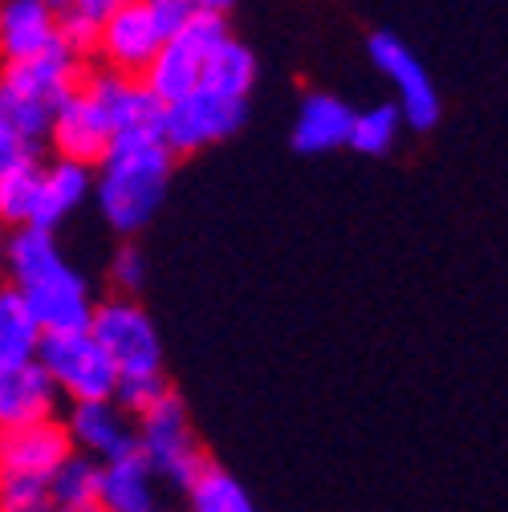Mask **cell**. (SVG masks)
<instances>
[{"mask_svg": "<svg viewBox=\"0 0 508 512\" xmlns=\"http://www.w3.org/2000/svg\"><path fill=\"white\" fill-rule=\"evenodd\" d=\"M74 456V443L66 435V423H37L0 431V472H21V476H53L61 464Z\"/></svg>", "mask_w": 508, "mask_h": 512, "instance_id": "cell-15", "label": "cell"}, {"mask_svg": "<svg viewBox=\"0 0 508 512\" xmlns=\"http://www.w3.org/2000/svg\"><path fill=\"white\" fill-rule=\"evenodd\" d=\"M82 74L86 61L66 45H53L29 61H13L0 70V118H9L29 143L45 147L53 110L78 90Z\"/></svg>", "mask_w": 508, "mask_h": 512, "instance_id": "cell-3", "label": "cell"}, {"mask_svg": "<svg viewBox=\"0 0 508 512\" xmlns=\"http://www.w3.org/2000/svg\"><path fill=\"white\" fill-rule=\"evenodd\" d=\"M61 423H66V435L78 456H90L98 464L139 456V427L131 415H122L114 407V399L110 403H74L61 415Z\"/></svg>", "mask_w": 508, "mask_h": 512, "instance_id": "cell-11", "label": "cell"}, {"mask_svg": "<svg viewBox=\"0 0 508 512\" xmlns=\"http://www.w3.org/2000/svg\"><path fill=\"white\" fill-rule=\"evenodd\" d=\"M155 472L147 468L143 456L102 464L98 476V504L106 512H155L159 508V488Z\"/></svg>", "mask_w": 508, "mask_h": 512, "instance_id": "cell-18", "label": "cell"}, {"mask_svg": "<svg viewBox=\"0 0 508 512\" xmlns=\"http://www.w3.org/2000/svg\"><path fill=\"white\" fill-rule=\"evenodd\" d=\"M196 13H208V17H228L236 0H192Z\"/></svg>", "mask_w": 508, "mask_h": 512, "instance_id": "cell-31", "label": "cell"}, {"mask_svg": "<svg viewBox=\"0 0 508 512\" xmlns=\"http://www.w3.org/2000/svg\"><path fill=\"white\" fill-rule=\"evenodd\" d=\"M143 9L159 33V41H175L187 25L196 21V5L192 0H143Z\"/></svg>", "mask_w": 508, "mask_h": 512, "instance_id": "cell-28", "label": "cell"}, {"mask_svg": "<svg viewBox=\"0 0 508 512\" xmlns=\"http://www.w3.org/2000/svg\"><path fill=\"white\" fill-rule=\"evenodd\" d=\"M110 285L118 289V297H139L147 285V256L135 240H122L114 261H110Z\"/></svg>", "mask_w": 508, "mask_h": 512, "instance_id": "cell-27", "label": "cell"}, {"mask_svg": "<svg viewBox=\"0 0 508 512\" xmlns=\"http://www.w3.org/2000/svg\"><path fill=\"white\" fill-rule=\"evenodd\" d=\"M135 427H139V456L147 460L155 480H171L179 492L192 488L204 476V468L212 464L204 443L196 439L187 403L175 395V387L143 419H135Z\"/></svg>", "mask_w": 508, "mask_h": 512, "instance_id": "cell-4", "label": "cell"}, {"mask_svg": "<svg viewBox=\"0 0 508 512\" xmlns=\"http://www.w3.org/2000/svg\"><path fill=\"white\" fill-rule=\"evenodd\" d=\"M41 338H45V334H41V326L33 322L25 297H21L9 281H0V370L37 362Z\"/></svg>", "mask_w": 508, "mask_h": 512, "instance_id": "cell-19", "label": "cell"}, {"mask_svg": "<svg viewBox=\"0 0 508 512\" xmlns=\"http://www.w3.org/2000/svg\"><path fill=\"white\" fill-rule=\"evenodd\" d=\"M244 122H248V102L196 90L192 98L163 110V143L171 155H196L204 147L232 139Z\"/></svg>", "mask_w": 508, "mask_h": 512, "instance_id": "cell-9", "label": "cell"}, {"mask_svg": "<svg viewBox=\"0 0 508 512\" xmlns=\"http://www.w3.org/2000/svg\"><path fill=\"white\" fill-rule=\"evenodd\" d=\"M159 33L143 9V0H131V5H118L98 33V57L106 61V70L126 74V78H143V70L151 66V57L159 53Z\"/></svg>", "mask_w": 508, "mask_h": 512, "instance_id": "cell-12", "label": "cell"}, {"mask_svg": "<svg viewBox=\"0 0 508 512\" xmlns=\"http://www.w3.org/2000/svg\"><path fill=\"white\" fill-rule=\"evenodd\" d=\"M5 281L25 297L33 322L45 338L53 334H82L94 317V293L90 281L61 256L53 232L21 228L5 244Z\"/></svg>", "mask_w": 508, "mask_h": 512, "instance_id": "cell-1", "label": "cell"}, {"mask_svg": "<svg viewBox=\"0 0 508 512\" xmlns=\"http://www.w3.org/2000/svg\"><path fill=\"white\" fill-rule=\"evenodd\" d=\"M399 126H403V114L395 102H378L362 114H354V126H350V147L358 155H387L399 139Z\"/></svg>", "mask_w": 508, "mask_h": 512, "instance_id": "cell-23", "label": "cell"}, {"mask_svg": "<svg viewBox=\"0 0 508 512\" xmlns=\"http://www.w3.org/2000/svg\"><path fill=\"white\" fill-rule=\"evenodd\" d=\"M61 45L53 0H0V61H29Z\"/></svg>", "mask_w": 508, "mask_h": 512, "instance_id": "cell-14", "label": "cell"}, {"mask_svg": "<svg viewBox=\"0 0 508 512\" xmlns=\"http://www.w3.org/2000/svg\"><path fill=\"white\" fill-rule=\"evenodd\" d=\"M41 183H45V163L41 159H25L9 171H0V228L21 232V228L33 224L37 200H41Z\"/></svg>", "mask_w": 508, "mask_h": 512, "instance_id": "cell-21", "label": "cell"}, {"mask_svg": "<svg viewBox=\"0 0 508 512\" xmlns=\"http://www.w3.org/2000/svg\"><path fill=\"white\" fill-rule=\"evenodd\" d=\"M155 512H171V508H163V504H159V508H155Z\"/></svg>", "mask_w": 508, "mask_h": 512, "instance_id": "cell-34", "label": "cell"}, {"mask_svg": "<svg viewBox=\"0 0 508 512\" xmlns=\"http://www.w3.org/2000/svg\"><path fill=\"white\" fill-rule=\"evenodd\" d=\"M0 512H53L49 476L0 472Z\"/></svg>", "mask_w": 508, "mask_h": 512, "instance_id": "cell-25", "label": "cell"}, {"mask_svg": "<svg viewBox=\"0 0 508 512\" xmlns=\"http://www.w3.org/2000/svg\"><path fill=\"white\" fill-rule=\"evenodd\" d=\"M167 391H171L167 374H155V378H118L114 407H118L122 415H131V419H143Z\"/></svg>", "mask_w": 508, "mask_h": 512, "instance_id": "cell-26", "label": "cell"}, {"mask_svg": "<svg viewBox=\"0 0 508 512\" xmlns=\"http://www.w3.org/2000/svg\"><path fill=\"white\" fill-rule=\"evenodd\" d=\"M187 512H257L244 484L224 472L216 460L204 468V476L187 488Z\"/></svg>", "mask_w": 508, "mask_h": 512, "instance_id": "cell-22", "label": "cell"}, {"mask_svg": "<svg viewBox=\"0 0 508 512\" xmlns=\"http://www.w3.org/2000/svg\"><path fill=\"white\" fill-rule=\"evenodd\" d=\"M228 21L224 17H208V13H196V21L187 25L175 41H163L159 53L151 57V66L143 70V90L163 102V106H175L183 98H192L200 90V78H204V61L228 41Z\"/></svg>", "mask_w": 508, "mask_h": 512, "instance_id": "cell-5", "label": "cell"}, {"mask_svg": "<svg viewBox=\"0 0 508 512\" xmlns=\"http://www.w3.org/2000/svg\"><path fill=\"white\" fill-rule=\"evenodd\" d=\"M98 476L102 464L90 456H70L53 476H49V492H53V508H74V504H94L98 500Z\"/></svg>", "mask_w": 508, "mask_h": 512, "instance_id": "cell-24", "label": "cell"}, {"mask_svg": "<svg viewBox=\"0 0 508 512\" xmlns=\"http://www.w3.org/2000/svg\"><path fill=\"white\" fill-rule=\"evenodd\" d=\"M53 512H106V508H102V504L94 500V504H74V508H53Z\"/></svg>", "mask_w": 508, "mask_h": 512, "instance_id": "cell-32", "label": "cell"}, {"mask_svg": "<svg viewBox=\"0 0 508 512\" xmlns=\"http://www.w3.org/2000/svg\"><path fill=\"white\" fill-rule=\"evenodd\" d=\"M5 244H9V236H5V228H0V273H5Z\"/></svg>", "mask_w": 508, "mask_h": 512, "instance_id": "cell-33", "label": "cell"}, {"mask_svg": "<svg viewBox=\"0 0 508 512\" xmlns=\"http://www.w3.org/2000/svg\"><path fill=\"white\" fill-rule=\"evenodd\" d=\"M354 110L334 94H305L293 118V151L301 155H326L350 147Z\"/></svg>", "mask_w": 508, "mask_h": 512, "instance_id": "cell-16", "label": "cell"}, {"mask_svg": "<svg viewBox=\"0 0 508 512\" xmlns=\"http://www.w3.org/2000/svg\"><path fill=\"white\" fill-rule=\"evenodd\" d=\"M90 334L114 362L118 378H155L163 374V342L151 313L135 297H106L94 305Z\"/></svg>", "mask_w": 508, "mask_h": 512, "instance_id": "cell-6", "label": "cell"}, {"mask_svg": "<svg viewBox=\"0 0 508 512\" xmlns=\"http://www.w3.org/2000/svg\"><path fill=\"white\" fill-rule=\"evenodd\" d=\"M25 159H41V147L29 143L9 118H0V171H9Z\"/></svg>", "mask_w": 508, "mask_h": 512, "instance_id": "cell-29", "label": "cell"}, {"mask_svg": "<svg viewBox=\"0 0 508 512\" xmlns=\"http://www.w3.org/2000/svg\"><path fill=\"white\" fill-rule=\"evenodd\" d=\"M110 143H114V122H110L106 106L98 102V94L86 86V74H82L78 90L53 110L45 147L61 163H78V167L94 171L106 159Z\"/></svg>", "mask_w": 508, "mask_h": 512, "instance_id": "cell-8", "label": "cell"}, {"mask_svg": "<svg viewBox=\"0 0 508 512\" xmlns=\"http://www.w3.org/2000/svg\"><path fill=\"white\" fill-rule=\"evenodd\" d=\"M171 167L175 155L163 139H114L94 175L102 220L126 240L143 232L167 196Z\"/></svg>", "mask_w": 508, "mask_h": 512, "instance_id": "cell-2", "label": "cell"}, {"mask_svg": "<svg viewBox=\"0 0 508 512\" xmlns=\"http://www.w3.org/2000/svg\"><path fill=\"white\" fill-rule=\"evenodd\" d=\"M53 419H61V395L41 370V362L0 370V431L37 427Z\"/></svg>", "mask_w": 508, "mask_h": 512, "instance_id": "cell-13", "label": "cell"}, {"mask_svg": "<svg viewBox=\"0 0 508 512\" xmlns=\"http://www.w3.org/2000/svg\"><path fill=\"white\" fill-rule=\"evenodd\" d=\"M366 53L374 61V70L395 86L403 122L411 126V131H431V126L439 122V110L443 106H439V90H435L431 74L423 70V61L395 33H374L370 45H366Z\"/></svg>", "mask_w": 508, "mask_h": 512, "instance_id": "cell-10", "label": "cell"}, {"mask_svg": "<svg viewBox=\"0 0 508 512\" xmlns=\"http://www.w3.org/2000/svg\"><path fill=\"white\" fill-rule=\"evenodd\" d=\"M252 86H257V57H252L248 45H240L236 37H228V41L204 61L200 90H204V94H220V98L248 102Z\"/></svg>", "mask_w": 508, "mask_h": 512, "instance_id": "cell-20", "label": "cell"}, {"mask_svg": "<svg viewBox=\"0 0 508 512\" xmlns=\"http://www.w3.org/2000/svg\"><path fill=\"white\" fill-rule=\"evenodd\" d=\"M94 196V171L78 167V163H61L53 159L45 167V183H41V200H37V216H33V232H57V224L70 212H78L86 200Z\"/></svg>", "mask_w": 508, "mask_h": 512, "instance_id": "cell-17", "label": "cell"}, {"mask_svg": "<svg viewBox=\"0 0 508 512\" xmlns=\"http://www.w3.org/2000/svg\"><path fill=\"white\" fill-rule=\"evenodd\" d=\"M118 5H131V0H53L57 17H86V21H106Z\"/></svg>", "mask_w": 508, "mask_h": 512, "instance_id": "cell-30", "label": "cell"}, {"mask_svg": "<svg viewBox=\"0 0 508 512\" xmlns=\"http://www.w3.org/2000/svg\"><path fill=\"white\" fill-rule=\"evenodd\" d=\"M41 370L49 374V382L57 387V395L74 403H110L114 387H118V370L106 358V350L94 342L90 330L82 334H53L41 338L37 350Z\"/></svg>", "mask_w": 508, "mask_h": 512, "instance_id": "cell-7", "label": "cell"}]
</instances>
